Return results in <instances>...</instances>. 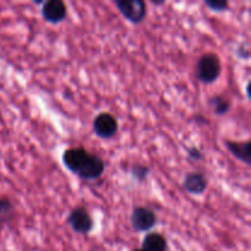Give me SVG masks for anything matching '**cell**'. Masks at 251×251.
I'll return each mask as SVG.
<instances>
[{
	"mask_svg": "<svg viewBox=\"0 0 251 251\" xmlns=\"http://www.w3.org/2000/svg\"><path fill=\"white\" fill-rule=\"evenodd\" d=\"M221 75V60L217 54L206 53L196 64V77L200 82L210 85Z\"/></svg>",
	"mask_w": 251,
	"mask_h": 251,
	"instance_id": "6da1fadb",
	"label": "cell"
},
{
	"mask_svg": "<svg viewBox=\"0 0 251 251\" xmlns=\"http://www.w3.org/2000/svg\"><path fill=\"white\" fill-rule=\"evenodd\" d=\"M114 4L120 14L134 25L141 24L147 15L146 2L142 0H115Z\"/></svg>",
	"mask_w": 251,
	"mask_h": 251,
	"instance_id": "7a4b0ae2",
	"label": "cell"
},
{
	"mask_svg": "<svg viewBox=\"0 0 251 251\" xmlns=\"http://www.w3.org/2000/svg\"><path fill=\"white\" fill-rule=\"evenodd\" d=\"M130 223L135 232H149L157 225V216L151 208L139 206L132 210Z\"/></svg>",
	"mask_w": 251,
	"mask_h": 251,
	"instance_id": "3957f363",
	"label": "cell"
},
{
	"mask_svg": "<svg viewBox=\"0 0 251 251\" xmlns=\"http://www.w3.org/2000/svg\"><path fill=\"white\" fill-rule=\"evenodd\" d=\"M68 225L78 234H88L93 229V220L83 207H75L68 216Z\"/></svg>",
	"mask_w": 251,
	"mask_h": 251,
	"instance_id": "277c9868",
	"label": "cell"
},
{
	"mask_svg": "<svg viewBox=\"0 0 251 251\" xmlns=\"http://www.w3.org/2000/svg\"><path fill=\"white\" fill-rule=\"evenodd\" d=\"M118 120L110 113H100L93 120V131L100 139H112L118 132Z\"/></svg>",
	"mask_w": 251,
	"mask_h": 251,
	"instance_id": "5b68a950",
	"label": "cell"
},
{
	"mask_svg": "<svg viewBox=\"0 0 251 251\" xmlns=\"http://www.w3.org/2000/svg\"><path fill=\"white\" fill-rule=\"evenodd\" d=\"M104 172V162L97 154H88L87 159L83 162L81 168L78 169L76 176L85 180H95L98 179Z\"/></svg>",
	"mask_w": 251,
	"mask_h": 251,
	"instance_id": "8992f818",
	"label": "cell"
},
{
	"mask_svg": "<svg viewBox=\"0 0 251 251\" xmlns=\"http://www.w3.org/2000/svg\"><path fill=\"white\" fill-rule=\"evenodd\" d=\"M68 15L65 2L61 0H48L42 5V16L49 24H59Z\"/></svg>",
	"mask_w": 251,
	"mask_h": 251,
	"instance_id": "52a82bcc",
	"label": "cell"
},
{
	"mask_svg": "<svg viewBox=\"0 0 251 251\" xmlns=\"http://www.w3.org/2000/svg\"><path fill=\"white\" fill-rule=\"evenodd\" d=\"M90 152L86 151L82 147H75V149L66 150L63 153V163L73 173H77L78 169L83 164V162L87 159Z\"/></svg>",
	"mask_w": 251,
	"mask_h": 251,
	"instance_id": "ba28073f",
	"label": "cell"
},
{
	"mask_svg": "<svg viewBox=\"0 0 251 251\" xmlns=\"http://www.w3.org/2000/svg\"><path fill=\"white\" fill-rule=\"evenodd\" d=\"M208 186V180L205 174L199 173V172H193L188 173L184 178L183 188L193 195H202Z\"/></svg>",
	"mask_w": 251,
	"mask_h": 251,
	"instance_id": "9c48e42d",
	"label": "cell"
},
{
	"mask_svg": "<svg viewBox=\"0 0 251 251\" xmlns=\"http://www.w3.org/2000/svg\"><path fill=\"white\" fill-rule=\"evenodd\" d=\"M226 147L228 151L237 159L244 162L248 166H251V144L250 141L235 142L226 141Z\"/></svg>",
	"mask_w": 251,
	"mask_h": 251,
	"instance_id": "30bf717a",
	"label": "cell"
},
{
	"mask_svg": "<svg viewBox=\"0 0 251 251\" xmlns=\"http://www.w3.org/2000/svg\"><path fill=\"white\" fill-rule=\"evenodd\" d=\"M142 250L144 251H167L168 243L166 237L161 233H149L142 240Z\"/></svg>",
	"mask_w": 251,
	"mask_h": 251,
	"instance_id": "8fae6325",
	"label": "cell"
},
{
	"mask_svg": "<svg viewBox=\"0 0 251 251\" xmlns=\"http://www.w3.org/2000/svg\"><path fill=\"white\" fill-rule=\"evenodd\" d=\"M208 107L213 110L216 115H225L230 110V100L223 96H213L208 100Z\"/></svg>",
	"mask_w": 251,
	"mask_h": 251,
	"instance_id": "7c38bea8",
	"label": "cell"
},
{
	"mask_svg": "<svg viewBox=\"0 0 251 251\" xmlns=\"http://www.w3.org/2000/svg\"><path fill=\"white\" fill-rule=\"evenodd\" d=\"M15 207L10 199L1 198L0 199V228L6 225L12 217H14Z\"/></svg>",
	"mask_w": 251,
	"mask_h": 251,
	"instance_id": "4fadbf2b",
	"label": "cell"
},
{
	"mask_svg": "<svg viewBox=\"0 0 251 251\" xmlns=\"http://www.w3.org/2000/svg\"><path fill=\"white\" fill-rule=\"evenodd\" d=\"M150 174V168L144 164H135L131 168V176L135 180L142 183L144 180H146L147 176Z\"/></svg>",
	"mask_w": 251,
	"mask_h": 251,
	"instance_id": "5bb4252c",
	"label": "cell"
},
{
	"mask_svg": "<svg viewBox=\"0 0 251 251\" xmlns=\"http://www.w3.org/2000/svg\"><path fill=\"white\" fill-rule=\"evenodd\" d=\"M205 5L216 12L226 11L229 7V2L227 0H205Z\"/></svg>",
	"mask_w": 251,
	"mask_h": 251,
	"instance_id": "9a60e30c",
	"label": "cell"
},
{
	"mask_svg": "<svg viewBox=\"0 0 251 251\" xmlns=\"http://www.w3.org/2000/svg\"><path fill=\"white\" fill-rule=\"evenodd\" d=\"M188 156L189 158L194 159V161H200V159H202V152L198 147H190L188 150Z\"/></svg>",
	"mask_w": 251,
	"mask_h": 251,
	"instance_id": "2e32d148",
	"label": "cell"
},
{
	"mask_svg": "<svg viewBox=\"0 0 251 251\" xmlns=\"http://www.w3.org/2000/svg\"><path fill=\"white\" fill-rule=\"evenodd\" d=\"M237 54H238V56H239V58H242V59H248V58H249V56H250L249 48H248V47H245V48H243V47L240 46L239 48H238Z\"/></svg>",
	"mask_w": 251,
	"mask_h": 251,
	"instance_id": "e0dca14e",
	"label": "cell"
},
{
	"mask_svg": "<svg viewBox=\"0 0 251 251\" xmlns=\"http://www.w3.org/2000/svg\"><path fill=\"white\" fill-rule=\"evenodd\" d=\"M152 4H153V5H163L164 1H152Z\"/></svg>",
	"mask_w": 251,
	"mask_h": 251,
	"instance_id": "ac0fdd59",
	"label": "cell"
},
{
	"mask_svg": "<svg viewBox=\"0 0 251 251\" xmlns=\"http://www.w3.org/2000/svg\"><path fill=\"white\" fill-rule=\"evenodd\" d=\"M132 251H144L142 249H135V250H132Z\"/></svg>",
	"mask_w": 251,
	"mask_h": 251,
	"instance_id": "d6986e66",
	"label": "cell"
}]
</instances>
